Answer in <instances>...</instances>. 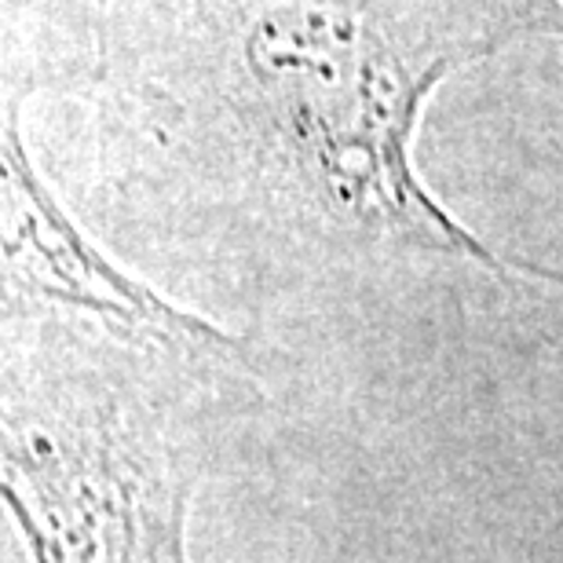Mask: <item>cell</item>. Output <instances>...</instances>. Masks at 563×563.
<instances>
[{
  "label": "cell",
  "instance_id": "cell-1",
  "mask_svg": "<svg viewBox=\"0 0 563 563\" xmlns=\"http://www.w3.org/2000/svg\"><path fill=\"white\" fill-rule=\"evenodd\" d=\"M245 55L282 151L325 212L505 272L487 245L435 206L410 168L421 99L446 63L410 70L374 30L314 15L261 22Z\"/></svg>",
  "mask_w": 563,
  "mask_h": 563
},
{
  "label": "cell",
  "instance_id": "cell-2",
  "mask_svg": "<svg viewBox=\"0 0 563 563\" xmlns=\"http://www.w3.org/2000/svg\"><path fill=\"white\" fill-rule=\"evenodd\" d=\"M4 187H8V275L19 292L66 300L77 308H92L118 322H136L154 333L179 336V341H212L223 344L206 322L187 319L162 303L151 289L110 267L88 245L70 220L55 209L44 187L33 179L15 121L4 125Z\"/></svg>",
  "mask_w": 563,
  "mask_h": 563
},
{
  "label": "cell",
  "instance_id": "cell-3",
  "mask_svg": "<svg viewBox=\"0 0 563 563\" xmlns=\"http://www.w3.org/2000/svg\"><path fill=\"white\" fill-rule=\"evenodd\" d=\"M494 4H498L501 19H509L512 26L563 33V0H494Z\"/></svg>",
  "mask_w": 563,
  "mask_h": 563
}]
</instances>
